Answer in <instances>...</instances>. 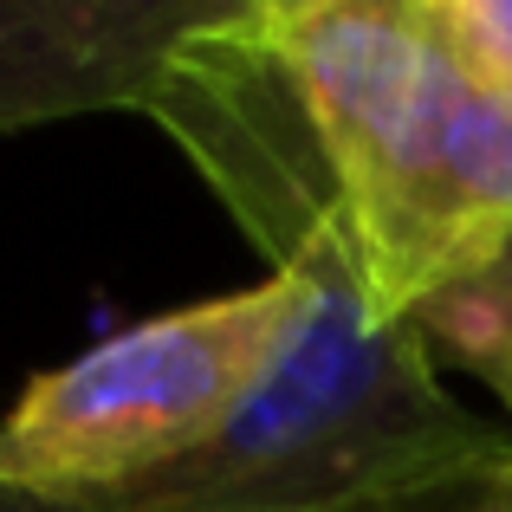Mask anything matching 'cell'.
Masks as SVG:
<instances>
[{"instance_id":"cell-1","label":"cell","mask_w":512,"mask_h":512,"mask_svg":"<svg viewBox=\"0 0 512 512\" xmlns=\"http://www.w3.org/2000/svg\"><path fill=\"white\" fill-rule=\"evenodd\" d=\"M292 72L383 325L512 234V91L474 78L422 0H253Z\"/></svg>"},{"instance_id":"cell-2","label":"cell","mask_w":512,"mask_h":512,"mask_svg":"<svg viewBox=\"0 0 512 512\" xmlns=\"http://www.w3.org/2000/svg\"><path fill=\"white\" fill-rule=\"evenodd\" d=\"M312 305L305 273L143 318L33 376L0 415V493L72 500L208 448L279 370Z\"/></svg>"},{"instance_id":"cell-3","label":"cell","mask_w":512,"mask_h":512,"mask_svg":"<svg viewBox=\"0 0 512 512\" xmlns=\"http://www.w3.org/2000/svg\"><path fill=\"white\" fill-rule=\"evenodd\" d=\"M227 0H0V137L143 111L169 52Z\"/></svg>"},{"instance_id":"cell-4","label":"cell","mask_w":512,"mask_h":512,"mask_svg":"<svg viewBox=\"0 0 512 512\" xmlns=\"http://www.w3.org/2000/svg\"><path fill=\"white\" fill-rule=\"evenodd\" d=\"M409 325L422 331V344L435 350V363H461L474 383H487L512 415V234L487 260H474L467 273H454L441 292H428L409 312Z\"/></svg>"},{"instance_id":"cell-5","label":"cell","mask_w":512,"mask_h":512,"mask_svg":"<svg viewBox=\"0 0 512 512\" xmlns=\"http://www.w3.org/2000/svg\"><path fill=\"white\" fill-rule=\"evenodd\" d=\"M422 13L467 72L512 91V0H422Z\"/></svg>"},{"instance_id":"cell-6","label":"cell","mask_w":512,"mask_h":512,"mask_svg":"<svg viewBox=\"0 0 512 512\" xmlns=\"http://www.w3.org/2000/svg\"><path fill=\"white\" fill-rule=\"evenodd\" d=\"M396 512H512V454L500 467H487V474L461 480V487H441L428 500H409Z\"/></svg>"}]
</instances>
